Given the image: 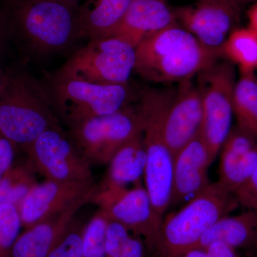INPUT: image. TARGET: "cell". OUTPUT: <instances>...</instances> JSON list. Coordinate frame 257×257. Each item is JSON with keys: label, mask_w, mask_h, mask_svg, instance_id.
<instances>
[{"label": "cell", "mask_w": 257, "mask_h": 257, "mask_svg": "<svg viewBox=\"0 0 257 257\" xmlns=\"http://www.w3.org/2000/svg\"><path fill=\"white\" fill-rule=\"evenodd\" d=\"M47 1L61 3V4L67 5V6L72 7L74 8H79V0H47Z\"/></svg>", "instance_id": "36"}, {"label": "cell", "mask_w": 257, "mask_h": 257, "mask_svg": "<svg viewBox=\"0 0 257 257\" xmlns=\"http://www.w3.org/2000/svg\"><path fill=\"white\" fill-rule=\"evenodd\" d=\"M23 226L18 206L13 204L0 205V257L8 256Z\"/></svg>", "instance_id": "26"}, {"label": "cell", "mask_w": 257, "mask_h": 257, "mask_svg": "<svg viewBox=\"0 0 257 257\" xmlns=\"http://www.w3.org/2000/svg\"><path fill=\"white\" fill-rule=\"evenodd\" d=\"M130 231L116 221L109 220L106 231V257H120L130 237Z\"/></svg>", "instance_id": "28"}, {"label": "cell", "mask_w": 257, "mask_h": 257, "mask_svg": "<svg viewBox=\"0 0 257 257\" xmlns=\"http://www.w3.org/2000/svg\"><path fill=\"white\" fill-rule=\"evenodd\" d=\"M84 225L73 221L47 257H82Z\"/></svg>", "instance_id": "27"}, {"label": "cell", "mask_w": 257, "mask_h": 257, "mask_svg": "<svg viewBox=\"0 0 257 257\" xmlns=\"http://www.w3.org/2000/svg\"><path fill=\"white\" fill-rule=\"evenodd\" d=\"M248 20V28L257 34V1L253 3L246 12Z\"/></svg>", "instance_id": "33"}, {"label": "cell", "mask_w": 257, "mask_h": 257, "mask_svg": "<svg viewBox=\"0 0 257 257\" xmlns=\"http://www.w3.org/2000/svg\"><path fill=\"white\" fill-rule=\"evenodd\" d=\"M133 0H88L79 6L78 28L81 39L111 37L119 28Z\"/></svg>", "instance_id": "19"}, {"label": "cell", "mask_w": 257, "mask_h": 257, "mask_svg": "<svg viewBox=\"0 0 257 257\" xmlns=\"http://www.w3.org/2000/svg\"><path fill=\"white\" fill-rule=\"evenodd\" d=\"M42 82L56 116L68 128L91 118L116 112L130 105L133 98L128 84H96L57 70L47 74Z\"/></svg>", "instance_id": "6"}, {"label": "cell", "mask_w": 257, "mask_h": 257, "mask_svg": "<svg viewBox=\"0 0 257 257\" xmlns=\"http://www.w3.org/2000/svg\"><path fill=\"white\" fill-rule=\"evenodd\" d=\"M202 96L197 84L179 83L164 120V136L174 157L200 133L203 122Z\"/></svg>", "instance_id": "14"}, {"label": "cell", "mask_w": 257, "mask_h": 257, "mask_svg": "<svg viewBox=\"0 0 257 257\" xmlns=\"http://www.w3.org/2000/svg\"><path fill=\"white\" fill-rule=\"evenodd\" d=\"M147 152L143 133L128 140L109 161L105 178L99 187H125L130 183H139L145 174Z\"/></svg>", "instance_id": "21"}, {"label": "cell", "mask_w": 257, "mask_h": 257, "mask_svg": "<svg viewBox=\"0 0 257 257\" xmlns=\"http://www.w3.org/2000/svg\"><path fill=\"white\" fill-rule=\"evenodd\" d=\"M218 183L234 194L253 175L257 167V141L240 130L231 127L220 150Z\"/></svg>", "instance_id": "16"}, {"label": "cell", "mask_w": 257, "mask_h": 257, "mask_svg": "<svg viewBox=\"0 0 257 257\" xmlns=\"http://www.w3.org/2000/svg\"><path fill=\"white\" fill-rule=\"evenodd\" d=\"M211 163L207 147L199 133L175 156L171 205L190 200L210 185L208 168Z\"/></svg>", "instance_id": "15"}, {"label": "cell", "mask_w": 257, "mask_h": 257, "mask_svg": "<svg viewBox=\"0 0 257 257\" xmlns=\"http://www.w3.org/2000/svg\"><path fill=\"white\" fill-rule=\"evenodd\" d=\"M239 205L236 196L211 183L177 212L164 218L152 257H182L195 248L209 227Z\"/></svg>", "instance_id": "4"}, {"label": "cell", "mask_w": 257, "mask_h": 257, "mask_svg": "<svg viewBox=\"0 0 257 257\" xmlns=\"http://www.w3.org/2000/svg\"><path fill=\"white\" fill-rule=\"evenodd\" d=\"M92 203L109 220L121 223L130 232L141 237L149 255L151 253L164 217L155 211L146 189L141 184L132 189L98 186Z\"/></svg>", "instance_id": "10"}, {"label": "cell", "mask_w": 257, "mask_h": 257, "mask_svg": "<svg viewBox=\"0 0 257 257\" xmlns=\"http://www.w3.org/2000/svg\"><path fill=\"white\" fill-rule=\"evenodd\" d=\"M87 204H74L25 229L15 241L8 257H47L74 220L79 209Z\"/></svg>", "instance_id": "18"}, {"label": "cell", "mask_w": 257, "mask_h": 257, "mask_svg": "<svg viewBox=\"0 0 257 257\" xmlns=\"http://www.w3.org/2000/svg\"><path fill=\"white\" fill-rule=\"evenodd\" d=\"M177 23L175 13L164 0H133L113 36L136 48L147 37Z\"/></svg>", "instance_id": "17"}, {"label": "cell", "mask_w": 257, "mask_h": 257, "mask_svg": "<svg viewBox=\"0 0 257 257\" xmlns=\"http://www.w3.org/2000/svg\"><path fill=\"white\" fill-rule=\"evenodd\" d=\"M182 257H207V254L204 248H194L184 253Z\"/></svg>", "instance_id": "34"}, {"label": "cell", "mask_w": 257, "mask_h": 257, "mask_svg": "<svg viewBox=\"0 0 257 257\" xmlns=\"http://www.w3.org/2000/svg\"><path fill=\"white\" fill-rule=\"evenodd\" d=\"M143 133L138 108L130 105L110 114L96 116L69 128L67 133L92 165H108L128 140Z\"/></svg>", "instance_id": "9"}, {"label": "cell", "mask_w": 257, "mask_h": 257, "mask_svg": "<svg viewBox=\"0 0 257 257\" xmlns=\"http://www.w3.org/2000/svg\"><path fill=\"white\" fill-rule=\"evenodd\" d=\"M147 257H152V256H150V255H149V256H147Z\"/></svg>", "instance_id": "40"}, {"label": "cell", "mask_w": 257, "mask_h": 257, "mask_svg": "<svg viewBox=\"0 0 257 257\" xmlns=\"http://www.w3.org/2000/svg\"><path fill=\"white\" fill-rule=\"evenodd\" d=\"M135 51L134 72L164 84L190 80L223 57L221 50L203 45L178 23L147 37Z\"/></svg>", "instance_id": "2"}, {"label": "cell", "mask_w": 257, "mask_h": 257, "mask_svg": "<svg viewBox=\"0 0 257 257\" xmlns=\"http://www.w3.org/2000/svg\"><path fill=\"white\" fill-rule=\"evenodd\" d=\"M109 219L100 209L84 225L82 257H106V231Z\"/></svg>", "instance_id": "25"}, {"label": "cell", "mask_w": 257, "mask_h": 257, "mask_svg": "<svg viewBox=\"0 0 257 257\" xmlns=\"http://www.w3.org/2000/svg\"><path fill=\"white\" fill-rule=\"evenodd\" d=\"M176 91L175 88L147 89L137 106L143 121L147 152L145 189L155 211L162 217L172 202L175 162L164 136V120Z\"/></svg>", "instance_id": "5"}, {"label": "cell", "mask_w": 257, "mask_h": 257, "mask_svg": "<svg viewBox=\"0 0 257 257\" xmlns=\"http://www.w3.org/2000/svg\"><path fill=\"white\" fill-rule=\"evenodd\" d=\"M216 241L235 250H251L257 241V211L248 209L238 215L222 216L207 230L195 248L206 249Z\"/></svg>", "instance_id": "20"}, {"label": "cell", "mask_w": 257, "mask_h": 257, "mask_svg": "<svg viewBox=\"0 0 257 257\" xmlns=\"http://www.w3.org/2000/svg\"><path fill=\"white\" fill-rule=\"evenodd\" d=\"M222 57L239 67L240 74L256 73L257 34L249 28H236L221 47Z\"/></svg>", "instance_id": "23"}, {"label": "cell", "mask_w": 257, "mask_h": 257, "mask_svg": "<svg viewBox=\"0 0 257 257\" xmlns=\"http://www.w3.org/2000/svg\"><path fill=\"white\" fill-rule=\"evenodd\" d=\"M97 187L94 181L59 182L46 179L36 184L19 207L24 227H31L78 203L92 202Z\"/></svg>", "instance_id": "13"}, {"label": "cell", "mask_w": 257, "mask_h": 257, "mask_svg": "<svg viewBox=\"0 0 257 257\" xmlns=\"http://www.w3.org/2000/svg\"><path fill=\"white\" fill-rule=\"evenodd\" d=\"M5 46L4 42H3V38H2L1 35H0V51L3 50V47Z\"/></svg>", "instance_id": "38"}, {"label": "cell", "mask_w": 257, "mask_h": 257, "mask_svg": "<svg viewBox=\"0 0 257 257\" xmlns=\"http://www.w3.org/2000/svg\"><path fill=\"white\" fill-rule=\"evenodd\" d=\"M9 77V71L5 70L0 67V94L4 90Z\"/></svg>", "instance_id": "35"}, {"label": "cell", "mask_w": 257, "mask_h": 257, "mask_svg": "<svg viewBox=\"0 0 257 257\" xmlns=\"http://www.w3.org/2000/svg\"><path fill=\"white\" fill-rule=\"evenodd\" d=\"M135 47L117 37L89 40L57 69L60 73L101 84H128L135 69Z\"/></svg>", "instance_id": "7"}, {"label": "cell", "mask_w": 257, "mask_h": 257, "mask_svg": "<svg viewBox=\"0 0 257 257\" xmlns=\"http://www.w3.org/2000/svg\"><path fill=\"white\" fill-rule=\"evenodd\" d=\"M236 82L234 64L228 60H219L197 75L204 111L200 135L211 162L231 131Z\"/></svg>", "instance_id": "8"}, {"label": "cell", "mask_w": 257, "mask_h": 257, "mask_svg": "<svg viewBox=\"0 0 257 257\" xmlns=\"http://www.w3.org/2000/svg\"><path fill=\"white\" fill-rule=\"evenodd\" d=\"M146 245L143 239L134 234L128 238L120 257H147Z\"/></svg>", "instance_id": "31"}, {"label": "cell", "mask_w": 257, "mask_h": 257, "mask_svg": "<svg viewBox=\"0 0 257 257\" xmlns=\"http://www.w3.org/2000/svg\"><path fill=\"white\" fill-rule=\"evenodd\" d=\"M25 152L35 172L48 180L94 181L92 165L62 126L42 133Z\"/></svg>", "instance_id": "11"}, {"label": "cell", "mask_w": 257, "mask_h": 257, "mask_svg": "<svg viewBox=\"0 0 257 257\" xmlns=\"http://www.w3.org/2000/svg\"><path fill=\"white\" fill-rule=\"evenodd\" d=\"M15 147L0 132V180L14 165Z\"/></svg>", "instance_id": "30"}, {"label": "cell", "mask_w": 257, "mask_h": 257, "mask_svg": "<svg viewBox=\"0 0 257 257\" xmlns=\"http://www.w3.org/2000/svg\"><path fill=\"white\" fill-rule=\"evenodd\" d=\"M257 0H199L174 11L177 21L201 43L221 50L245 7Z\"/></svg>", "instance_id": "12"}, {"label": "cell", "mask_w": 257, "mask_h": 257, "mask_svg": "<svg viewBox=\"0 0 257 257\" xmlns=\"http://www.w3.org/2000/svg\"><path fill=\"white\" fill-rule=\"evenodd\" d=\"M249 257H257V253H251V254H248Z\"/></svg>", "instance_id": "39"}, {"label": "cell", "mask_w": 257, "mask_h": 257, "mask_svg": "<svg viewBox=\"0 0 257 257\" xmlns=\"http://www.w3.org/2000/svg\"><path fill=\"white\" fill-rule=\"evenodd\" d=\"M234 194L239 205L257 211V167L248 182Z\"/></svg>", "instance_id": "29"}, {"label": "cell", "mask_w": 257, "mask_h": 257, "mask_svg": "<svg viewBox=\"0 0 257 257\" xmlns=\"http://www.w3.org/2000/svg\"><path fill=\"white\" fill-rule=\"evenodd\" d=\"M233 113L236 126L257 141V78L255 73L240 74L235 84Z\"/></svg>", "instance_id": "22"}, {"label": "cell", "mask_w": 257, "mask_h": 257, "mask_svg": "<svg viewBox=\"0 0 257 257\" xmlns=\"http://www.w3.org/2000/svg\"><path fill=\"white\" fill-rule=\"evenodd\" d=\"M257 253V241L256 244L254 245V246L251 250L247 251V254H251V253Z\"/></svg>", "instance_id": "37"}, {"label": "cell", "mask_w": 257, "mask_h": 257, "mask_svg": "<svg viewBox=\"0 0 257 257\" xmlns=\"http://www.w3.org/2000/svg\"><path fill=\"white\" fill-rule=\"evenodd\" d=\"M36 174L29 160L23 165H13L0 180V205L13 204L20 207L32 188L38 184Z\"/></svg>", "instance_id": "24"}, {"label": "cell", "mask_w": 257, "mask_h": 257, "mask_svg": "<svg viewBox=\"0 0 257 257\" xmlns=\"http://www.w3.org/2000/svg\"><path fill=\"white\" fill-rule=\"evenodd\" d=\"M207 257H238L236 250L224 243H211L206 248Z\"/></svg>", "instance_id": "32"}, {"label": "cell", "mask_w": 257, "mask_h": 257, "mask_svg": "<svg viewBox=\"0 0 257 257\" xmlns=\"http://www.w3.org/2000/svg\"><path fill=\"white\" fill-rule=\"evenodd\" d=\"M78 10L47 0H0V35L25 63L45 60L80 40Z\"/></svg>", "instance_id": "1"}, {"label": "cell", "mask_w": 257, "mask_h": 257, "mask_svg": "<svg viewBox=\"0 0 257 257\" xmlns=\"http://www.w3.org/2000/svg\"><path fill=\"white\" fill-rule=\"evenodd\" d=\"M61 126L42 81L25 70L9 71L0 94V132L25 151L42 133Z\"/></svg>", "instance_id": "3"}]
</instances>
